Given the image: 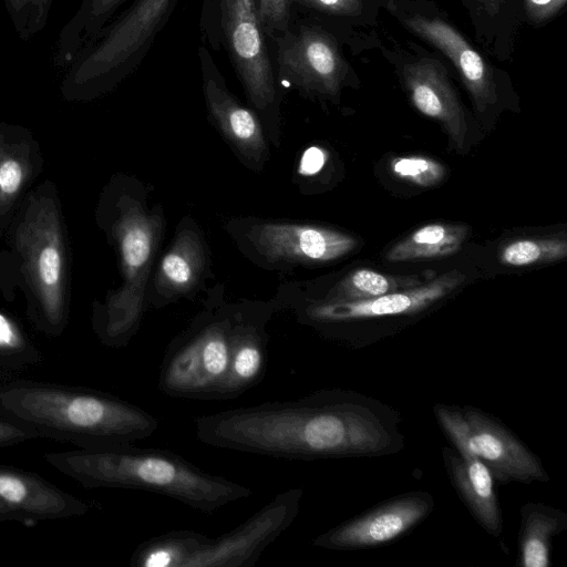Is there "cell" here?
Masks as SVG:
<instances>
[{"label":"cell","mask_w":567,"mask_h":567,"mask_svg":"<svg viewBox=\"0 0 567 567\" xmlns=\"http://www.w3.org/2000/svg\"><path fill=\"white\" fill-rule=\"evenodd\" d=\"M466 277L457 270L430 282L365 300L322 301L310 306L306 316L313 322L332 323L419 312L458 288Z\"/></svg>","instance_id":"cell-12"},{"label":"cell","mask_w":567,"mask_h":567,"mask_svg":"<svg viewBox=\"0 0 567 567\" xmlns=\"http://www.w3.org/2000/svg\"><path fill=\"white\" fill-rule=\"evenodd\" d=\"M0 498L33 525L42 519L83 516L90 504L38 474L0 465Z\"/></svg>","instance_id":"cell-15"},{"label":"cell","mask_w":567,"mask_h":567,"mask_svg":"<svg viewBox=\"0 0 567 567\" xmlns=\"http://www.w3.org/2000/svg\"><path fill=\"white\" fill-rule=\"evenodd\" d=\"M468 231L462 224H429L395 244L385 258L395 262L451 256L462 248Z\"/></svg>","instance_id":"cell-23"},{"label":"cell","mask_w":567,"mask_h":567,"mask_svg":"<svg viewBox=\"0 0 567 567\" xmlns=\"http://www.w3.org/2000/svg\"><path fill=\"white\" fill-rule=\"evenodd\" d=\"M403 79L413 105L424 115L441 122L451 145L461 151L467 125L462 105L441 65L427 59L406 64Z\"/></svg>","instance_id":"cell-18"},{"label":"cell","mask_w":567,"mask_h":567,"mask_svg":"<svg viewBox=\"0 0 567 567\" xmlns=\"http://www.w3.org/2000/svg\"><path fill=\"white\" fill-rule=\"evenodd\" d=\"M519 565L548 567L553 538L567 526V516L554 507L528 503L522 508Z\"/></svg>","instance_id":"cell-21"},{"label":"cell","mask_w":567,"mask_h":567,"mask_svg":"<svg viewBox=\"0 0 567 567\" xmlns=\"http://www.w3.org/2000/svg\"><path fill=\"white\" fill-rule=\"evenodd\" d=\"M393 174L412 184L423 187L434 186L444 178V166L425 156L396 157L391 162Z\"/></svg>","instance_id":"cell-29"},{"label":"cell","mask_w":567,"mask_h":567,"mask_svg":"<svg viewBox=\"0 0 567 567\" xmlns=\"http://www.w3.org/2000/svg\"><path fill=\"white\" fill-rule=\"evenodd\" d=\"M433 506L430 494L409 493L322 533L312 544L336 550L382 545L413 528L431 513Z\"/></svg>","instance_id":"cell-10"},{"label":"cell","mask_w":567,"mask_h":567,"mask_svg":"<svg viewBox=\"0 0 567 567\" xmlns=\"http://www.w3.org/2000/svg\"><path fill=\"white\" fill-rule=\"evenodd\" d=\"M303 489L289 488L235 529L217 538L205 536L188 567H250L297 517Z\"/></svg>","instance_id":"cell-7"},{"label":"cell","mask_w":567,"mask_h":567,"mask_svg":"<svg viewBox=\"0 0 567 567\" xmlns=\"http://www.w3.org/2000/svg\"><path fill=\"white\" fill-rule=\"evenodd\" d=\"M31 174L30 150L0 135V215L14 204Z\"/></svg>","instance_id":"cell-27"},{"label":"cell","mask_w":567,"mask_h":567,"mask_svg":"<svg viewBox=\"0 0 567 567\" xmlns=\"http://www.w3.org/2000/svg\"><path fill=\"white\" fill-rule=\"evenodd\" d=\"M221 25L243 84L260 109L275 97V80L255 0H220Z\"/></svg>","instance_id":"cell-9"},{"label":"cell","mask_w":567,"mask_h":567,"mask_svg":"<svg viewBox=\"0 0 567 567\" xmlns=\"http://www.w3.org/2000/svg\"><path fill=\"white\" fill-rule=\"evenodd\" d=\"M317 10L339 14V16H358L362 6L360 0H298Z\"/></svg>","instance_id":"cell-31"},{"label":"cell","mask_w":567,"mask_h":567,"mask_svg":"<svg viewBox=\"0 0 567 567\" xmlns=\"http://www.w3.org/2000/svg\"><path fill=\"white\" fill-rule=\"evenodd\" d=\"M461 412L470 445L488 467L494 480L527 484L548 480L538 458L501 423L473 408Z\"/></svg>","instance_id":"cell-11"},{"label":"cell","mask_w":567,"mask_h":567,"mask_svg":"<svg viewBox=\"0 0 567 567\" xmlns=\"http://www.w3.org/2000/svg\"><path fill=\"white\" fill-rule=\"evenodd\" d=\"M162 223L134 200H124L115 223L120 247L123 285L107 300L97 327L101 341L113 348L124 347L138 326L145 284L158 243Z\"/></svg>","instance_id":"cell-4"},{"label":"cell","mask_w":567,"mask_h":567,"mask_svg":"<svg viewBox=\"0 0 567 567\" xmlns=\"http://www.w3.org/2000/svg\"><path fill=\"white\" fill-rule=\"evenodd\" d=\"M48 464L86 488H133L174 498L210 514L251 495L245 485L213 475L181 455L133 445L50 452Z\"/></svg>","instance_id":"cell-3"},{"label":"cell","mask_w":567,"mask_h":567,"mask_svg":"<svg viewBox=\"0 0 567 567\" xmlns=\"http://www.w3.org/2000/svg\"><path fill=\"white\" fill-rule=\"evenodd\" d=\"M422 285L416 275L392 276L362 268L350 272L339 281L323 301L365 300Z\"/></svg>","instance_id":"cell-25"},{"label":"cell","mask_w":567,"mask_h":567,"mask_svg":"<svg viewBox=\"0 0 567 567\" xmlns=\"http://www.w3.org/2000/svg\"><path fill=\"white\" fill-rule=\"evenodd\" d=\"M292 0H258L257 14L266 32L284 30L289 21Z\"/></svg>","instance_id":"cell-30"},{"label":"cell","mask_w":567,"mask_h":567,"mask_svg":"<svg viewBox=\"0 0 567 567\" xmlns=\"http://www.w3.org/2000/svg\"><path fill=\"white\" fill-rule=\"evenodd\" d=\"M9 2L16 10H21L27 4H32L39 9H43L48 0H9Z\"/></svg>","instance_id":"cell-38"},{"label":"cell","mask_w":567,"mask_h":567,"mask_svg":"<svg viewBox=\"0 0 567 567\" xmlns=\"http://www.w3.org/2000/svg\"><path fill=\"white\" fill-rule=\"evenodd\" d=\"M204 92L209 112L225 136L243 155L256 162L261 161L267 148L256 115L212 79L206 80Z\"/></svg>","instance_id":"cell-19"},{"label":"cell","mask_w":567,"mask_h":567,"mask_svg":"<svg viewBox=\"0 0 567 567\" xmlns=\"http://www.w3.org/2000/svg\"><path fill=\"white\" fill-rule=\"evenodd\" d=\"M16 239L38 302L41 326L49 334L58 336L66 323L68 306L64 241L53 199H31Z\"/></svg>","instance_id":"cell-5"},{"label":"cell","mask_w":567,"mask_h":567,"mask_svg":"<svg viewBox=\"0 0 567 567\" xmlns=\"http://www.w3.org/2000/svg\"><path fill=\"white\" fill-rule=\"evenodd\" d=\"M172 0H140L79 68L83 82L110 72L134 54L151 37Z\"/></svg>","instance_id":"cell-17"},{"label":"cell","mask_w":567,"mask_h":567,"mask_svg":"<svg viewBox=\"0 0 567 567\" xmlns=\"http://www.w3.org/2000/svg\"><path fill=\"white\" fill-rule=\"evenodd\" d=\"M204 249L198 236L184 230L163 257L156 286L166 297L184 295L198 281L204 268Z\"/></svg>","instance_id":"cell-22"},{"label":"cell","mask_w":567,"mask_h":567,"mask_svg":"<svg viewBox=\"0 0 567 567\" xmlns=\"http://www.w3.org/2000/svg\"><path fill=\"white\" fill-rule=\"evenodd\" d=\"M567 0H525L528 17L536 22L545 21L554 16Z\"/></svg>","instance_id":"cell-33"},{"label":"cell","mask_w":567,"mask_h":567,"mask_svg":"<svg viewBox=\"0 0 567 567\" xmlns=\"http://www.w3.org/2000/svg\"><path fill=\"white\" fill-rule=\"evenodd\" d=\"M489 16L499 12L505 0H475Z\"/></svg>","instance_id":"cell-36"},{"label":"cell","mask_w":567,"mask_h":567,"mask_svg":"<svg viewBox=\"0 0 567 567\" xmlns=\"http://www.w3.org/2000/svg\"><path fill=\"white\" fill-rule=\"evenodd\" d=\"M205 535L195 530H171L140 544L131 556L133 567H188Z\"/></svg>","instance_id":"cell-24"},{"label":"cell","mask_w":567,"mask_h":567,"mask_svg":"<svg viewBox=\"0 0 567 567\" xmlns=\"http://www.w3.org/2000/svg\"><path fill=\"white\" fill-rule=\"evenodd\" d=\"M434 410L442 429L460 454L456 455L450 449L443 452L456 489L483 528L498 536L502 532V516L494 477L470 445L461 410L446 405H436Z\"/></svg>","instance_id":"cell-8"},{"label":"cell","mask_w":567,"mask_h":567,"mask_svg":"<svg viewBox=\"0 0 567 567\" xmlns=\"http://www.w3.org/2000/svg\"><path fill=\"white\" fill-rule=\"evenodd\" d=\"M398 426L390 408L340 389L195 419L196 436L206 445L305 461L396 452L402 445Z\"/></svg>","instance_id":"cell-1"},{"label":"cell","mask_w":567,"mask_h":567,"mask_svg":"<svg viewBox=\"0 0 567 567\" xmlns=\"http://www.w3.org/2000/svg\"><path fill=\"white\" fill-rule=\"evenodd\" d=\"M266 367V334L256 324L238 322L223 400L235 399L258 384Z\"/></svg>","instance_id":"cell-20"},{"label":"cell","mask_w":567,"mask_h":567,"mask_svg":"<svg viewBox=\"0 0 567 567\" xmlns=\"http://www.w3.org/2000/svg\"><path fill=\"white\" fill-rule=\"evenodd\" d=\"M120 0H93L92 1V13L100 16L110 10Z\"/></svg>","instance_id":"cell-37"},{"label":"cell","mask_w":567,"mask_h":567,"mask_svg":"<svg viewBox=\"0 0 567 567\" xmlns=\"http://www.w3.org/2000/svg\"><path fill=\"white\" fill-rule=\"evenodd\" d=\"M0 413L38 437L80 449L132 445L151 436L158 420L113 394L35 380L0 382Z\"/></svg>","instance_id":"cell-2"},{"label":"cell","mask_w":567,"mask_h":567,"mask_svg":"<svg viewBox=\"0 0 567 567\" xmlns=\"http://www.w3.org/2000/svg\"><path fill=\"white\" fill-rule=\"evenodd\" d=\"M405 25L443 52L460 72L476 109L484 112L496 101V87L491 69L482 55L452 25L440 20L414 16Z\"/></svg>","instance_id":"cell-16"},{"label":"cell","mask_w":567,"mask_h":567,"mask_svg":"<svg viewBox=\"0 0 567 567\" xmlns=\"http://www.w3.org/2000/svg\"><path fill=\"white\" fill-rule=\"evenodd\" d=\"M282 72L306 90L337 95L346 65L336 42L326 33L303 29L278 51Z\"/></svg>","instance_id":"cell-14"},{"label":"cell","mask_w":567,"mask_h":567,"mask_svg":"<svg viewBox=\"0 0 567 567\" xmlns=\"http://www.w3.org/2000/svg\"><path fill=\"white\" fill-rule=\"evenodd\" d=\"M566 255L567 241L565 238L518 239L503 247L499 260L507 266L522 267L560 260Z\"/></svg>","instance_id":"cell-28"},{"label":"cell","mask_w":567,"mask_h":567,"mask_svg":"<svg viewBox=\"0 0 567 567\" xmlns=\"http://www.w3.org/2000/svg\"><path fill=\"white\" fill-rule=\"evenodd\" d=\"M41 360L40 351L18 322L0 311V379L8 381Z\"/></svg>","instance_id":"cell-26"},{"label":"cell","mask_w":567,"mask_h":567,"mask_svg":"<svg viewBox=\"0 0 567 567\" xmlns=\"http://www.w3.org/2000/svg\"><path fill=\"white\" fill-rule=\"evenodd\" d=\"M237 324L216 320L175 340L162 361L159 390L177 399L223 400Z\"/></svg>","instance_id":"cell-6"},{"label":"cell","mask_w":567,"mask_h":567,"mask_svg":"<svg viewBox=\"0 0 567 567\" xmlns=\"http://www.w3.org/2000/svg\"><path fill=\"white\" fill-rule=\"evenodd\" d=\"M14 520L21 523L27 526L33 525L28 518L14 512L7 504H4L0 498V523L2 522Z\"/></svg>","instance_id":"cell-35"},{"label":"cell","mask_w":567,"mask_h":567,"mask_svg":"<svg viewBox=\"0 0 567 567\" xmlns=\"http://www.w3.org/2000/svg\"><path fill=\"white\" fill-rule=\"evenodd\" d=\"M37 436L28 429L0 413V447L17 445Z\"/></svg>","instance_id":"cell-32"},{"label":"cell","mask_w":567,"mask_h":567,"mask_svg":"<svg viewBox=\"0 0 567 567\" xmlns=\"http://www.w3.org/2000/svg\"><path fill=\"white\" fill-rule=\"evenodd\" d=\"M328 158L327 152L318 146H311L303 153L299 173L301 175L310 176L317 174L324 165Z\"/></svg>","instance_id":"cell-34"},{"label":"cell","mask_w":567,"mask_h":567,"mask_svg":"<svg viewBox=\"0 0 567 567\" xmlns=\"http://www.w3.org/2000/svg\"><path fill=\"white\" fill-rule=\"evenodd\" d=\"M250 237L268 259L285 261H331L357 246L348 234L312 225L267 223L256 226Z\"/></svg>","instance_id":"cell-13"}]
</instances>
